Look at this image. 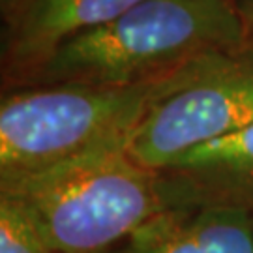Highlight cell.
Wrapping results in <instances>:
<instances>
[{"instance_id": "52a82bcc", "label": "cell", "mask_w": 253, "mask_h": 253, "mask_svg": "<svg viewBox=\"0 0 253 253\" xmlns=\"http://www.w3.org/2000/svg\"><path fill=\"white\" fill-rule=\"evenodd\" d=\"M107 253H253V216L221 207H165Z\"/></svg>"}, {"instance_id": "8992f818", "label": "cell", "mask_w": 253, "mask_h": 253, "mask_svg": "<svg viewBox=\"0 0 253 253\" xmlns=\"http://www.w3.org/2000/svg\"><path fill=\"white\" fill-rule=\"evenodd\" d=\"M165 207L205 205L253 216V124L182 154L158 171Z\"/></svg>"}, {"instance_id": "5b68a950", "label": "cell", "mask_w": 253, "mask_h": 253, "mask_svg": "<svg viewBox=\"0 0 253 253\" xmlns=\"http://www.w3.org/2000/svg\"><path fill=\"white\" fill-rule=\"evenodd\" d=\"M141 0H13L4 6L2 77L15 88L73 38L117 19Z\"/></svg>"}, {"instance_id": "3957f363", "label": "cell", "mask_w": 253, "mask_h": 253, "mask_svg": "<svg viewBox=\"0 0 253 253\" xmlns=\"http://www.w3.org/2000/svg\"><path fill=\"white\" fill-rule=\"evenodd\" d=\"M212 56L216 54L160 79L126 86L45 84L4 90L0 178L42 171L101 145L129 139L146 111L191 81Z\"/></svg>"}, {"instance_id": "9c48e42d", "label": "cell", "mask_w": 253, "mask_h": 253, "mask_svg": "<svg viewBox=\"0 0 253 253\" xmlns=\"http://www.w3.org/2000/svg\"><path fill=\"white\" fill-rule=\"evenodd\" d=\"M235 4L244 23L246 40L250 45H253V0H235Z\"/></svg>"}, {"instance_id": "ba28073f", "label": "cell", "mask_w": 253, "mask_h": 253, "mask_svg": "<svg viewBox=\"0 0 253 253\" xmlns=\"http://www.w3.org/2000/svg\"><path fill=\"white\" fill-rule=\"evenodd\" d=\"M0 253H54L25 212L6 197H0Z\"/></svg>"}, {"instance_id": "6da1fadb", "label": "cell", "mask_w": 253, "mask_h": 253, "mask_svg": "<svg viewBox=\"0 0 253 253\" xmlns=\"http://www.w3.org/2000/svg\"><path fill=\"white\" fill-rule=\"evenodd\" d=\"M244 45V23L235 0H141L64 43L15 88L137 84Z\"/></svg>"}, {"instance_id": "7a4b0ae2", "label": "cell", "mask_w": 253, "mask_h": 253, "mask_svg": "<svg viewBox=\"0 0 253 253\" xmlns=\"http://www.w3.org/2000/svg\"><path fill=\"white\" fill-rule=\"evenodd\" d=\"M118 139L42 171L0 178L54 253H107L165 208L158 171Z\"/></svg>"}, {"instance_id": "277c9868", "label": "cell", "mask_w": 253, "mask_h": 253, "mask_svg": "<svg viewBox=\"0 0 253 253\" xmlns=\"http://www.w3.org/2000/svg\"><path fill=\"white\" fill-rule=\"evenodd\" d=\"M253 124V45L212 56L191 81L156 101L127 143L152 171Z\"/></svg>"}, {"instance_id": "30bf717a", "label": "cell", "mask_w": 253, "mask_h": 253, "mask_svg": "<svg viewBox=\"0 0 253 253\" xmlns=\"http://www.w3.org/2000/svg\"><path fill=\"white\" fill-rule=\"evenodd\" d=\"M9 2H13V0H2V4L6 6V4H9Z\"/></svg>"}]
</instances>
